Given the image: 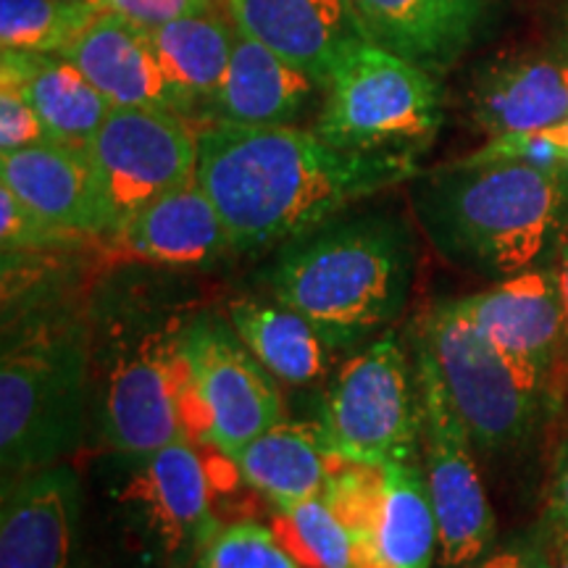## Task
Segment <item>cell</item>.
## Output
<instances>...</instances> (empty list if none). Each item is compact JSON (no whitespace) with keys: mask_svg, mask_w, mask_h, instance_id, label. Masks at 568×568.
<instances>
[{"mask_svg":"<svg viewBox=\"0 0 568 568\" xmlns=\"http://www.w3.org/2000/svg\"><path fill=\"white\" fill-rule=\"evenodd\" d=\"M414 174L416 151H343L290 124L213 122L197 132V180L234 251L287 243Z\"/></svg>","mask_w":568,"mask_h":568,"instance_id":"1","label":"cell"},{"mask_svg":"<svg viewBox=\"0 0 568 568\" xmlns=\"http://www.w3.org/2000/svg\"><path fill=\"white\" fill-rule=\"evenodd\" d=\"M414 213L447 264L506 280L556 258L568 230V163L466 155L418 176Z\"/></svg>","mask_w":568,"mask_h":568,"instance_id":"2","label":"cell"},{"mask_svg":"<svg viewBox=\"0 0 568 568\" xmlns=\"http://www.w3.org/2000/svg\"><path fill=\"white\" fill-rule=\"evenodd\" d=\"M416 245L403 219H329L282 243L264 280L272 301L301 314L332 351L379 337L406 308Z\"/></svg>","mask_w":568,"mask_h":568,"instance_id":"3","label":"cell"},{"mask_svg":"<svg viewBox=\"0 0 568 568\" xmlns=\"http://www.w3.org/2000/svg\"><path fill=\"white\" fill-rule=\"evenodd\" d=\"M88 343L77 326L42 324L6 343L0 361L3 485L63 464L88 422Z\"/></svg>","mask_w":568,"mask_h":568,"instance_id":"4","label":"cell"},{"mask_svg":"<svg viewBox=\"0 0 568 568\" xmlns=\"http://www.w3.org/2000/svg\"><path fill=\"white\" fill-rule=\"evenodd\" d=\"M316 134L343 151H410L443 124L437 74L366 40L339 59Z\"/></svg>","mask_w":568,"mask_h":568,"instance_id":"5","label":"cell"},{"mask_svg":"<svg viewBox=\"0 0 568 568\" xmlns=\"http://www.w3.org/2000/svg\"><path fill=\"white\" fill-rule=\"evenodd\" d=\"M322 432L343 460L361 466L422 458L416 364L395 329H385L339 368L322 406Z\"/></svg>","mask_w":568,"mask_h":568,"instance_id":"6","label":"cell"},{"mask_svg":"<svg viewBox=\"0 0 568 568\" xmlns=\"http://www.w3.org/2000/svg\"><path fill=\"white\" fill-rule=\"evenodd\" d=\"M416 343L435 361L477 450L495 456L521 445L535 432L548 395L481 335L458 301L435 305L422 318Z\"/></svg>","mask_w":568,"mask_h":568,"instance_id":"7","label":"cell"},{"mask_svg":"<svg viewBox=\"0 0 568 568\" xmlns=\"http://www.w3.org/2000/svg\"><path fill=\"white\" fill-rule=\"evenodd\" d=\"M276 382L230 322L184 326V418L193 443L230 460L240 456L282 422Z\"/></svg>","mask_w":568,"mask_h":568,"instance_id":"8","label":"cell"},{"mask_svg":"<svg viewBox=\"0 0 568 568\" xmlns=\"http://www.w3.org/2000/svg\"><path fill=\"white\" fill-rule=\"evenodd\" d=\"M109 237L134 213L197 174V132L159 109H111L84 142Z\"/></svg>","mask_w":568,"mask_h":568,"instance_id":"9","label":"cell"},{"mask_svg":"<svg viewBox=\"0 0 568 568\" xmlns=\"http://www.w3.org/2000/svg\"><path fill=\"white\" fill-rule=\"evenodd\" d=\"M101 426L109 445L130 458L193 439L184 418V326L142 329L113 345Z\"/></svg>","mask_w":568,"mask_h":568,"instance_id":"10","label":"cell"},{"mask_svg":"<svg viewBox=\"0 0 568 568\" xmlns=\"http://www.w3.org/2000/svg\"><path fill=\"white\" fill-rule=\"evenodd\" d=\"M422 397V464L439 527V560L447 568L474 566L495 539V516L481 485L471 437L453 408L435 361L416 343Z\"/></svg>","mask_w":568,"mask_h":568,"instance_id":"11","label":"cell"},{"mask_svg":"<svg viewBox=\"0 0 568 568\" xmlns=\"http://www.w3.org/2000/svg\"><path fill=\"white\" fill-rule=\"evenodd\" d=\"M458 305L531 385L550 393L568 353L566 308L552 261L458 297Z\"/></svg>","mask_w":568,"mask_h":568,"instance_id":"12","label":"cell"},{"mask_svg":"<svg viewBox=\"0 0 568 568\" xmlns=\"http://www.w3.org/2000/svg\"><path fill=\"white\" fill-rule=\"evenodd\" d=\"M122 506L138 527L172 556H197L224 527L213 514L209 468L197 456L193 439L132 458L122 487Z\"/></svg>","mask_w":568,"mask_h":568,"instance_id":"13","label":"cell"},{"mask_svg":"<svg viewBox=\"0 0 568 568\" xmlns=\"http://www.w3.org/2000/svg\"><path fill=\"white\" fill-rule=\"evenodd\" d=\"M0 568H80L82 485L55 464L3 485Z\"/></svg>","mask_w":568,"mask_h":568,"instance_id":"14","label":"cell"},{"mask_svg":"<svg viewBox=\"0 0 568 568\" xmlns=\"http://www.w3.org/2000/svg\"><path fill=\"white\" fill-rule=\"evenodd\" d=\"M61 55L80 67L113 109H159L187 116L197 105L163 67L148 30L111 11L98 13Z\"/></svg>","mask_w":568,"mask_h":568,"instance_id":"15","label":"cell"},{"mask_svg":"<svg viewBox=\"0 0 568 568\" xmlns=\"http://www.w3.org/2000/svg\"><path fill=\"white\" fill-rule=\"evenodd\" d=\"M237 30L329 88L339 59L372 40L351 0H230Z\"/></svg>","mask_w":568,"mask_h":568,"instance_id":"16","label":"cell"},{"mask_svg":"<svg viewBox=\"0 0 568 568\" xmlns=\"http://www.w3.org/2000/svg\"><path fill=\"white\" fill-rule=\"evenodd\" d=\"M468 113L489 138L550 130L568 119V61L548 51L485 63L468 88Z\"/></svg>","mask_w":568,"mask_h":568,"instance_id":"17","label":"cell"},{"mask_svg":"<svg viewBox=\"0 0 568 568\" xmlns=\"http://www.w3.org/2000/svg\"><path fill=\"white\" fill-rule=\"evenodd\" d=\"M0 184L34 213L77 237H103V211L84 145L48 140L0 153Z\"/></svg>","mask_w":568,"mask_h":568,"instance_id":"18","label":"cell"},{"mask_svg":"<svg viewBox=\"0 0 568 568\" xmlns=\"http://www.w3.org/2000/svg\"><path fill=\"white\" fill-rule=\"evenodd\" d=\"M109 237L134 258L161 266H203L234 251L222 213L197 174L155 197Z\"/></svg>","mask_w":568,"mask_h":568,"instance_id":"19","label":"cell"},{"mask_svg":"<svg viewBox=\"0 0 568 568\" xmlns=\"http://www.w3.org/2000/svg\"><path fill=\"white\" fill-rule=\"evenodd\" d=\"M368 38L432 74L450 69L474 42L481 0H351Z\"/></svg>","mask_w":568,"mask_h":568,"instance_id":"20","label":"cell"},{"mask_svg":"<svg viewBox=\"0 0 568 568\" xmlns=\"http://www.w3.org/2000/svg\"><path fill=\"white\" fill-rule=\"evenodd\" d=\"M314 77L284 61L280 53L253 40L243 30L234 32L230 69L211 101L213 122L234 126H287L314 90Z\"/></svg>","mask_w":568,"mask_h":568,"instance_id":"21","label":"cell"},{"mask_svg":"<svg viewBox=\"0 0 568 568\" xmlns=\"http://www.w3.org/2000/svg\"><path fill=\"white\" fill-rule=\"evenodd\" d=\"M343 458L326 443L322 426L282 422L232 458L240 479L264 495L274 510L322 497Z\"/></svg>","mask_w":568,"mask_h":568,"instance_id":"22","label":"cell"},{"mask_svg":"<svg viewBox=\"0 0 568 568\" xmlns=\"http://www.w3.org/2000/svg\"><path fill=\"white\" fill-rule=\"evenodd\" d=\"M0 61V84H11L38 111L53 140L84 145L113 109L67 55L3 48Z\"/></svg>","mask_w":568,"mask_h":568,"instance_id":"23","label":"cell"},{"mask_svg":"<svg viewBox=\"0 0 568 568\" xmlns=\"http://www.w3.org/2000/svg\"><path fill=\"white\" fill-rule=\"evenodd\" d=\"M437 552L439 527L422 458L382 466V500L372 537L374 568H432Z\"/></svg>","mask_w":568,"mask_h":568,"instance_id":"24","label":"cell"},{"mask_svg":"<svg viewBox=\"0 0 568 568\" xmlns=\"http://www.w3.org/2000/svg\"><path fill=\"white\" fill-rule=\"evenodd\" d=\"M230 324L258 364L287 385H311L326 376L332 347L314 324L282 303L237 301L230 305Z\"/></svg>","mask_w":568,"mask_h":568,"instance_id":"25","label":"cell"},{"mask_svg":"<svg viewBox=\"0 0 568 568\" xmlns=\"http://www.w3.org/2000/svg\"><path fill=\"white\" fill-rule=\"evenodd\" d=\"M172 80L195 103H211L230 69L234 32L213 13H195L148 30Z\"/></svg>","mask_w":568,"mask_h":568,"instance_id":"26","label":"cell"},{"mask_svg":"<svg viewBox=\"0 0 568 568\" xmlns=\"http://www.w3.org/2000/svg\"><path fill=\"white\" fill-rule=\"evenodd\" d=\"M274 531L303 568H374L324 497L274 510Z\"/></svg>","mask_w":568,"mask_h":568,"instance_id":"27","label":"cell"},{"mask_svg":"<svg viewBox=\"0 0 568 568\" xmlns=\"http://www.w3.org/2000/svg\"><path fill=\"white\" fill-rule=\"evenodd\" d=\"M103 9L71 0H0V42L9 51L63 53Z\"/></svg>","mask_w":568,"mask_h":568,"instance_id":"28","label":"cell"},{"mask_svg":"<svg viewBox=\"0 0 568 568\" xmlns=\"http://www.w3.org/2000/svg\"><path fill=\"white\" fill-rule=\"evenodd\" d=\"M195 568H303L274 527L258 521L226 524L197 552Z\"/></svg>","mask_w":568,"mask_h":568,"instance_id":"29","label":"cell"},{"mask_svg":"<svg viewBox=\"0 0 568 568\" xmlns=\"http://www.w3.org/2000/svg\"><path fill=\"white\" fill-rule=\"evenodd\" d=\"M74 240L80 237L59 230L40 213H34L30 205L21 203L6 184H0V243H3V253L42 251V247L69 245Z\"/></svg>","mask_w":568,"mask_h":568,"instance_id":"30","label":"cell"},{"mask_svg":"<svg viewBox=\"0 0 568 568\" xmlns=\"http://www.w3.org/2000/svg\"><path fill=\"white\" fill-rule=\"evenodd\" d=\"M48 140L53 138L38 111L11 84H0V153H17Z\"/></svg>","mask_w":568,"mask_h":568,"instance_id":"31","label":"cell"},{"mask_svg":"<svg viewBox=\"0 0 568 568\" xmlns=\"http://www.w3.org/2000/svg\"><path fill=\"white\" fill-rule=\"evenodd\" d=\"M103 3L105 11L132 21L142 30H155L174 19L209 13L216 0H103Z\"/></svg>","mask_w":568,"mask_h":568,"instance_id":"32","label":"cell"},{"mask_svg":"<svg viewBox=\"0 0 568 568\" xmlns=\"http://www.w3.org/2000/svg\"><path fill=\"white\" fill-rule=\"evenodd\" d=\"M474 568H556V560H552L548 537L537 531V535L510 539L497 550L485 552Z\"/></svg>","mask_w":568,"mask_h":568,"instance_id":"33","label":"cell"},{"mask_svg":"<svg viewBox=\"0 0 568 568\" xmlns=\"http://www.w3.org/2000/svg\"><path fill=\"white\" fill-rule=\"evenodd\" d=\"M548 516L552 521V529H556L560 542H564V548H568V443L558 458L556 474H552Z\"/></svg>","mask_w":568,"mask_h":568,"instance_id":"34","label":"cell"},{"mask_svg":"<svg viewBox=\"0 0 568 568\" xmlns=\"http://www.w3.org/2000/svg\"><path fill=\"white\" fill-rule=\"evenodd\" d=\"M550 51L568 61V0H560L550 24Z\"/></svg>","mask_w":568,"mask_h":568,"instance_id":"35","label":"cell"},{"mask_svg":"<svg viewBox=\"0 0 568 568\" xmlns=\"http://www.w3.org/2000/svg\"><path fill=\"white\" fill-rule=\"evenodd\" d=\"M552 268H556L560 297H564V308H566V337H568V230H566V234H564V240H560L556 258H552Z\"/></svg>","mask_w":568,"mask_h":568,"instance_id":"36","label":"cell"},{"mask_svg":"<svg viewBox=\"0 0 568 568\" xmlns=\"http://www.w3.org/2000/svg\"><path fill=\"white\" fill-rule=\"evenodd\" d=\"M539 138L548 142L552 155H556L558 161L568 163V119H564V122L556 126H550V130H542Z\"/></svg>","mask_w":568,"mask_h":568,"instance_id":"37","label":"cell"},{"mask_svg":"<svg viewBox=\"0 0 568 568\" xmlns=\"http://www.w3.org/2000/svg\"><path fill=\"white\" fill-rule=\"evenodd\" d=\"M71 3H84V6H95V9H103V11H105V3H103V0H71Z\"/></svg>","mask_w":568,"mask_h":568,"instance_id":"38","label":"cell"},{"mask_svg":"<svg viewBox=\"0 0 568 568\" xmlns=\"http://www.w3.org/2000/svg\"><path fill=\"white\" fill-rule=\"evenodd\" d=\"M564 550H566V552H564V556H560L556 568H568V548H564Z\"/></svg>","mask_w":568,"mask_h":568,"instance_id":"39","label":"cell"}]
</instances>
